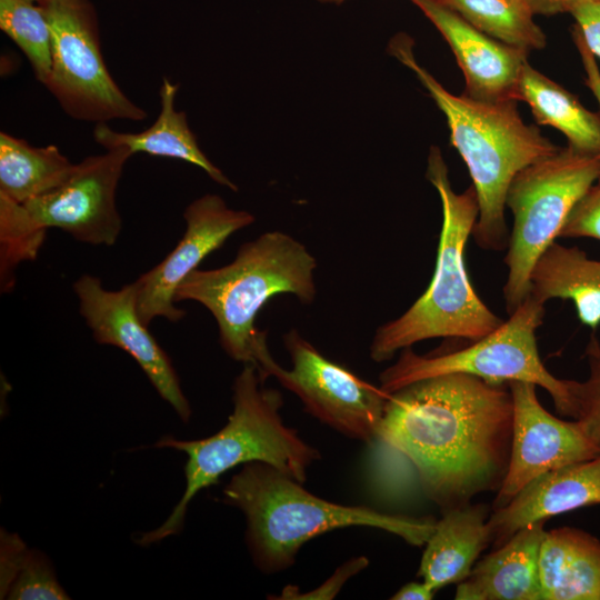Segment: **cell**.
Masks as SVG:
<instances>
[{"instance_id":"22","label":"cell","mask_w":600,"mask_h":600,"mask_svg":"<svg viewBox=\"0 0 600 600\" xmlns=\"http://www.w3.org/2000/svg\"><path fill=\"white\" fill-rule=\"evenodd\" d=\"M528 103L539 124L561 131L571 148L600 153V114L586 109L578 98L557 82L532 68H522L516 93Z\"/></svg>"},{"instance_id":"36","label":"cell","mask_w":600,"mask_h":600,"mask_svg":"<svg viewBox=\"0 0 600 600\" xmlns=\"http://www.w3.org/2000/svg\"><path fill=\"white\" fill-rule=\"evenodd\" d=\"M320 2H323V3H336V4H340L341 2H343L344 0H319Z\"/></svg>"},{"instance_id":"30","label":"cell","mask_w":600,"mask_h":600,"mask_svg":"<svg viewBox=\"0 0 600 600\" xmlns=\"http://www.w3.org/2000/svg\"><path fill=\"white\" fill-rule=\"evenodd\" d=\"M368 563L369 561L366 557L350 559L339 567L336 572L318 588L308 592H300L298 587L287 586L279 597H271V599H333L348 579L363 570Z\"/></svg>"},{"instance_id":"7","label":"cell","mask_w":600,"mask_h":600,"mask_svg":"<svg viewBox=\"0 0 600 600\" xmlns=\"http://www.w3.org/2000/svg\"><path fill=\"white\" fill-rule=\"evenodd\" d=\"M599 178L600 153L568 146L526 167L512 179L506 197L513 223L503 286L509 314L528 297L536 261L556 241L576 203Z\"/></svg>"},{"instance_id":"10","label":"cell","mask_w":600,"mask_h":600,"mask_svg":"<svg viewBox=\"0 0 600 600\" xmlns=\"http://www.w3.org/2000/svg\"><path fill=\"white\" fill-rule=\"evenodd\" d=\"M283 343L292 361L290 370L272 358L266 334L260 339L253 364L261 379L276 378L314 418L349 438L370 443L389 394L326 358L296 329L283 336Z\"/></svg>"},{"instance_id":"16","label":"cell","mask_w":600,"mask_h":600,"mask_svg":"<svg viewBox=\"0 0 600 600\" xmlns=\"http://www.w3.org/2000/svg\"><path fill=\"white\" fill-rule=\"evenodd\" d=\"M600 503V454L544 472L527 483L507 504L489 516L494 548L523 527Z\"/></svg>"},{"instance_id":"17","label":"cell","mask_w":600,"mask_h":600,"mask_svg":"<svg viewBox=\"0 0 600 600\" xmlns=\"http://www.w3.org/2000/svg\"><path fill=\"white\" fill-rule=\"evenodd\" d=\"M544 522L523 527L477 562L458 583L454 599L542 600L538 559Z\"/></svg>"},{"instance_id":"24","label":"cell","mask_w":600,"mask_h":600,"mask_svg":"<svg viewBox=\"0 0 600 600\" xmlns=\"http://www.w3.org/2000/svg\"><path fill=\"white\" fill-rule=\"evenodd\" d=\"M471 26L508 46L541 50L547 38L522 0H440Z\"/></svg>"},{"instance_id":"25","label":"cell","mask_w":600,"mask_h":600,"mask_svg":"<svg viewBox=\"0 0 600 600\" xmlns=\"http://www.w3.org/2000/svg\"><path fill=\"white\" fill-rule=\"evenodd\" d=\"M0 551L2 599H69L49 559L40 551L28 549L17 534L2 531Z\"/></svg>"},{"instance_id":"27","label":"cell","mask_w":600,"mask_h":600,"mask_svg":"<svg viewBox=\"0 0 600 600\" xmlns=\"http://www.w3.org/2000/svg\"><path fill=\"white\" fill-rule=\"evenodd\" d=\"M46 231L39 229L23 204L0 194V276L1 291L14 284L13 272L24 260H33Z\"/></svg>"},{"instance_id":"33","label":"cell","mask_w":600,"mask_h":600,"mask_svg":"<svg viewBox=\"0 0 600 600\" xmlns=\"http://www.w3.org/2000/svg\"><path fill=\"white\" fill-rule=\"evenodd\" d=\"M436 593L424 581L409 582L402 586L392 597L393 600H431Z\"/></svg>"},{"instance_id":"23","label":"cell","mask_w":600,"mask_h":600,"mask_svg":"<svg viewBox=\"0 0 600 600\" xmlns=\"http://www.w3.org/2000/svg\"><path fill=\"white\" fill-rule=\"evenodd\" d=\"M74 166L57 146L34 147L0 132V194L17 203L24 204L57 189Z\"/></svg>"},{"instance_id":"18","label":"cell","mask_w":600,"mask_h":600,"mask_svg":"<svg viewBox=\"0 0 600 600\" xmlns=\"http://www.w3.org/2000/svg\"><path fill=\"white\" fill-rule=\"evenodd\" d=\"M489 509L466 504L444 511L426 542L418 576L433 590L463 581L491 543Z\"/></svg>"},{"instance_id":"32","label":"cell","mask_w":600,"mask_h":600,"mask_svg":"<svg viewBox=\"0 0 600 600\" xmlns=\"http://www.w3.org/2000/svg\"><path fill=\"white\" fill-rule=\"evenodd\" d=\"M573 38L583 63L586 84L592 91L600 107V70L597 66L594 56L587 48L582 38L577 31H573Z\"/></svg>"},{"instance_id":"12","label":"cell","mask_w":600,"mask_h":600,"mask_svg":"<svg viewBox=\"0 0 600 600\" xmlns=\"http://www.w3.org/2000/svg\"><path fill=\"white\" fill-rule=\"evenodd\" d=\"M513 421L510 460L493 508L507 504L538 476L600 454L578 420L567 421L549 413L539 402L536 384L508 382Z\"/></svg>"},{"instance_id":"9","label":"cell","mask_w":600,"mask_h":600,"mask_svg":"<svg viewBox=\"0 0 600 600\" xmlns=\"http://www.w3.org/2000/svg\"><path fill=\"white\" fill-rule=\"evenodd\" d=\"M51 30V69L44 87L71 118L87 122L141 121L133 103L107 69L88 0H39Z\"/></svg>"},{"instance_id":"3","label":"cell","mask_w":600,"mask_h":600,"mask_svg":"<svg viewBox=\"0 0 600 600\" xmlns=\"http://www.w3.org/2000/svg\"><path fill=\"white\" fill-rule=\"evenodd\" d=\"M222 493L224 503L243 512L249 552L264 573L288 569L306 542L331 530L376 528L420 547L429 540L437 522L431 517L390 514L366 506L330 502L261 462L243 464Z\"/></svg>"},{"instance_id":"5","label":"cell","mask_w":600,"mask_h":600,"mask_svg":"<svg viewBox=\"0 0 600 600\" xmlns=\"http://www.w3.org/2000/svg\"><path fill=\"white\" fill-rule=\"evenodd\" d=\"M426 177L442 206L436 269L422 296L400 317L377 329L370 344V358L376 362L390 360L397 351L427 339L476 341L504 321L476 293L466 269V246L478 218L473 186L462 193L453 190L437 147L430 149Z\"/></svg>"},{"instance_id":"28","label":"cell","mask_w":600,"mask_h":600,"mask_svg":"<svg viewBox=\"0 0 600 600\" xmlns=\"http://www.w3.org/2000/svg\"><path fill=\"white\" fill-rule=\"evenodd\" d=\"M589 377L584 381L571 380L576 419L588 437L600 447V341L592 334L586 346Z\"/></svg>"},{"instance_id":"20","label":"cell","mask_w":600,"mask_h":600,"mask_svg":"<svg viewBox=\"0 0 600 600\" xmlns=\"http://www.w3.org/2000/svg\"><path fill=\"white\" fill-rule=\"evenodd\" d=\"M542 600H600V540L572 527L546 531L538 559Z\"/></svg>"},{"instance_id":"8","label":"cell","mask_w":600,"mask_h":600,"mask_svg":"<svg viewBox=\"0 0 600 600\" xmlns=\"http://www.w3.org/2000/svg\"><path fill=\"white\" fill-rule=\"evenodd\" d=\"M543 317L544 303L528 294L499 328L466 348L426 356L404 348L397 362L381 372L380 388L390 394L418 380L448 373L471 374L492 383L527 381L543 388L561 416L576 419L571 380L554 377L538 351L536 332Z\"/></svg>"},{"instance_id":"1","label":"cell","mask_w":600,"mask_h":600,"mask_svg":"<svg viewBox=\"0 0 600 600\" xmlns=\"http://www.w3.org/2000/svg\"><path fill=\"white\" fill-rule=\"evenodd\" d=\"M508 383L466 373L412 382L390 393L376 434V462L400 459L442 512L498 491L511 450Z\"/></svg>"},{"instance_id":"26","label":"cell","mask_w":600,"mask_h":600,"mask_svg":"<svg viewBox=\"0 0 600 600\" xmlns=\"http://www.w3.org/2000/svg\"><path fill=\"white\" fill-rule=\"evenodd\" d=\"M0 28L27 57L36 79L44 86L51 69V30L40 6L0 0Z\"/></svg>"},{"instance_id":"29","label":"cell","mask_w":600,"mask_h":600,"mask_svg":"<svg viewBox=\"0 0 600 600\" xmlns=\"http://www.w3.org/2000/svg\"><path fill=\"white\" fill-rule=\"evenodd\" d=\"M558 238H593L600 240V178L576 203Z\"/></svg>"},{"instance_id":"21","label":"cell","mask_w":600,"mask_h":600,"mask_svg":"<svg viewBox=\"0 0 600 600\" xmlns=\"http://www.w3.org/2000/svg\"><path fill=\"white\" fill-rule=\"evenodd\" d=\"M529 281V294L541 303L570 300L584 326L599 327L600 260L590 259L578 247L553 241L536 261Z\"/></svg>"},{"instance_id":"34","label":"cell","mask_w":600,"mask_h":600,"mask_svg":"<svg viewBox=\"0 0 600 600\" xmlns=\"http://www.w3.org/2000/svg\"><path fill=\"white\" fill-rule=\"evenodd\" d=\"M524 1L533 11L534 14H553L551 0H522Z\"/></svg>"},{"instance_id":"31","label":"cell","mask_w":600,"mask_h":600,"mask_svg":"<svg viewBox=\"0 0 600 600\" xmlns=\"http://www.w3.org/2000/svg\"><path fill=\"white\" fill-rule=\"evenodd\" d=\"M569 13L576 20V31L590 52L600 58V0L574 6Z\"/></svg>"},{"instance_id":"37","label":"cell","mask_w":600,"mask_h":600,"mask_svg":"<svg viewBox=\"0 0 600 600\" xmlns=\"http://www.w3.org/2000/svg\"><path fill=\"white\" fill-rule=\"evenodd\" d=\"M24 1H28V2H33V1H39V0H24Z\"/></svg>"},{"instance_id":"14","label":"cell","mask_w":600,"mask_h":600,"mask_svg":"<svg viewBox=\"0 0 600 600\" xmlns=\"http://www.w3.org/2000/svg\"><path fill=\"white\" fill-rule=\"evenodd\" d=\"M183 218L187 228L174 249L136 280L137 311L147 327L158 317L171 322L181 320L186 312L174 306L177 288L232 233L254 221L251 213L229 208L217 194H204L192 201Z\"/></svg>"},{"instance_id":"13","label":"cell","mask_w":600,"mask_h":600,"mask_svg":"<svg viewBox=\"0 0 600 600\" xmlns=\"http://www.w3.org/2000/svg\"><path fill=\"white\" fill-rule=\"evenodd\" d=\"M79 311L101 344L114 346L129 353L143 370L154 389L187 422L190 404L180 387L177 372L137 311V281L110 291L99 278L83 274L73 283Z\"/></svg>"},{"instance_id":"15","label":"cell","mask_w":600,"mask_h":600,"mask_svg":"<svg viewBox=\"0 0 600 600\" xmlns=\"http://www.w3.org/2000/svg\"><path fill=\"white\" fill-rule=\"evenodd\" d=\"M410 1L449 43L464 76V94L482 101L517 100L528 51L483 33L440 0Z\"/></svg>"},{"instance_id":"2","label":"cell","mask_w":600,"mask_h":600,"mask_svg":"<svg viewBox=\"0 0 600 600\" xmlns=\"http://www.w3.org/2000/svg\"><path fill=\"white\" fill-rule=\"evenodd\" d=\"M412 48V39L400 33L388 51L414 72L447 118L451 144L466 162L477 194L476 243L484 250H503L509 239L506 197L512 179L560 147L522 121L517 100L482 101L449 92L418 63Z\"/></svg>"},{"instance_id":"4","label":"cell","mask_w":600,"mask_h":600,"mask_svg":"<svg viewBox=\"0 0 600 600\" xmlns=\"http://www.w3.org/2000/svg\"><path fill=\"white\" fill-rule=\"evenodd\" d=\"M232 400V413L217 433L199 440L163 437L154 444L187 453V484L168 519L157 529L142 533L137 543L149 546L180 532L194 496L237 466L261 462L301 483L307 480V472L320 453L284 424L279 412L281 393L263 387L253 363H243L233 382Z\"/></svg>"},{"instance_id":"6","label":"cell","mask_w":600,"mask_h":600,"mask_svg":"<svg viewBox=\"0 0 600 600\" xmlns=\"http://www.w3.org/2000/svg\"><path fill=\"white\" fill-rule=\"evenodd\" d=\"M316 259L300 241L281 231H269L240 247L223 267L196 269L174 293L176 302L201 303L218 324L226 353L242 363H254V352L266 334L254 321L276 294L291 293L302 303L316 298Z\"/></svg>"},{"instance_id":"11","label":"cell","mask_w":600,"mask_h":600,"mask_svg":"<svg viewBox=\"0 0 600 600\" xmlns=\"http://www.w3.org/2000/svg\"><path fill=\"white\" fill-rule=\"evenodd\" d=\"M132 154L130 149L118 147L89 156L74 166L63 184L23 207L43 231L58 228L81 242L112 246L122 229L117 187Z\"/></svg>"},{"instance_id":"19","label":"cell","mask_w":600,"mask_h":600,"mask_svg":"<svg viewBox=\"0 0 600 600\" xmlns=\"http://www.w3.org/2000/svg\"><path fill=\"white\" fill-rule=\"evenodd\" d=\"M179 89L167 77L162 78L159 90L161 109L157 120L141 132H119L106 122L96 123L93 139L106 150L126 147L136 152L151 156L174 158L201 168L213 181L238 191L234 184L201 151L197 138L191 131L184 111L176 109L174 100Z\"/></svg>"},{"instance_id":"35","label":"cell","mask_w":600,"mask_h":600,"mask_svg":"<svg viewBox=\"0 0 600 600\" xmlns=\"http://www.w3.org/2000/svg\"><path fill=\"white\" fill-rule=\"evenodd\" d=\"M594 0H551V7L553 14L560 12H569L574 6Z\"/></svg>"}]
</instances>
